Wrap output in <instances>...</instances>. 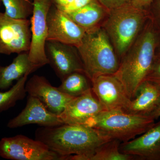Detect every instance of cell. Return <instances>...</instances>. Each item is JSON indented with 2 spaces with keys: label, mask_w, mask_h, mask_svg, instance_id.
I'll list each match as a JSON object with an SVG mask.
<instances>
[{
  "label": "cell",
  "mask_w": 160,
  "mask_h": 160,
  "mask_svg": "<svg viewBox=\"0 0 160 160\" xmlns=\"http://www.w3.org/2000/svg\"><path fill=\"white\" fill-rule=\"evenodd\" d=\"M62 83L58 87L63 93L72 97L80 96L91 89L89 78L84 72H72L62 80Z\"/></svg>",
  "instance_id": "19"
},
{
  "label": "cell",
  "mask_w": 160,
  "mask_h": 160,
  "mask_svg": "<svg viewBox=\"0 0 160 160\" xmlns=\"http://www.w3.org/2000/svg\"><path fill=\"white\" fill-rule=\"evenodd\" d=\"M160 104V87L146 81L138 89L135 96L123 110L131 114L152 116Z\"/></svg>",
  "instance_id": "16"
},
{
  "label": "cell",
  "mask_w": 160,
  "mask_h": 160,
  "mask_svg": "<svg viewBox=\"0 0 160 160\" xmlns=\"http://www.w3.org/2000/svg\"><path fill=\"white\" fill-rule=\"evenodd\" d=\"M1 2H2V0H0V4H1Z\"/></svg>",
  "instance_id": "29"
},
{
  "label": "cell",
  "mask_w": 160,
  "mask_h": 160,
  "mask_svg": "<svg viewBox=\"0 0 160 160\" xmlns=\"http://www.w3.org/2000/svg\"><path fill=\"white\" fill-rule=\"evenodd\" d=\"M152 116L128 113L122 109L104 110L85 124L110 139L125 142L143 134L155 124Z\"/></svg>",
  "instance_id": "4"
},
{
  "label": "cell",
  "mask_w": 160,
  "mask_h": 160,
  "mask_svg": "<svg viewBox=\"0 0 160 160\" xmlns=\"http://www.w3.org/2000/svg\"><path fill=\"white\" fill-rule=\"evenodd\" d=\"M121 143L115 139L106 142L97 148L87 160H131L135 158L120 151Z\"/></svg>",
  "instance_id": "20"
},
{
  "label": "cell",
  "mask_w": 160,
  "mask_h": 160,
  "mask_svg": "<svg viewBox=\"0 0 160 160\" xmlns=\"http://www.w3.org/2000/svg\"><path fill=\"white\" fill-rule=\"evenodd\" d=\"M39 68L30 62L28 52L18 54L8 66L0 65V91L9 89L14 81H18L26 74H31Z\"/></svg>",
  "instance_id": "17"
},
{
  "label": "cell",
  "mask_w": 160,
  "mask_h": 160,
  "mask_svg": "<svg viewBox=\"0 0 160 160\" xmlns=\"http://www.w3.org/2000/svg\"><path fill=\"white\" fill-rule=\"evenodd\" d=\"M144 18L143 9L130 4L108 11L102 28L118 57L122 58L136 39Z\"/></svg>",
  "instance_id": "5"
},
{
  "label": "cell",
  "mask_w": 160,
  "mask_h": 160,
  "mask_svg": "<svg viewBox=\"0 0 160 160\" xmlns=\"http://www.w3.org/2000/svg\"><path fill=\"white\" fill-rule=\"evenodd\" d=\"M33 11L30 20L31 40L28 51L30 62L40 68L49 64L46 53L48 36L47 14L52 0H32Z\"/></svg>",
  "instance_id": "7"
},
{
  "label": "cell",
  "mask_w": 160,
  "mask_h": 160,
  "mask_svg": "<svg viewBox=\"0 0 160 160\" xmlns=\"http://www.w3.org/2000/svg\"><path fill=\"white\" fill-rule=\"evenodd\" d=\"M25 88L29 96L37 98L48 110L58 116L73 98L52 86L46 78L38 75L26 81Z\"/></svg>",
  "instance_id": "12"
},
{
  "label": "cell",
  "mask_w": 160,
  "mask_h": 160,
  "mask_svg": "<svg viewBox=\"0 0 160 160\" xmlns=\"http://www.w3.org/2000/svg\"><path fill=\"white\" fill-rule=\"evenodd\" d=\"M29 74H26L18 80L16 83L8 91L0 92V112L13 107L17 102L26 97L25 85Z\"/></svg>",
  "instance_id": "21"
},
{
  "label": "cell",
  "mask_w": 160,
  "mask_h": 160,
  "mask_svg": "<svg viewBox=\"0 0 160 160\" xmlns=\"http://www.w3.org/2000/svg\"><path fill=\"white\" fill-rule=\"evenodd\" d=\"M152 0H131L130 4L132 6L143 9L144 7L149 6Z\"/></svg>",
  "instance_id": "26"
},
{
  "label": "cell",
  "mask_w": 160,
  "mask_h": 160,
  "mask_svg": "<svg viewBox=\"0 0 160 160\" xmlns=\"http://www.w3.org/2000/svg\"><path fill=\"white\" fill-rule=\"evenodd\" d=\"M152 116H153L155 118L157 119L158 118L160 117V104L159 105L157 109H156L155 111L154 112L152 115Z\"/></svg>",
  "instance_id": "28"
},
{
  "label": "cell",
  "mask_w": 160,
  "mask_h": 160,
  "mask_svg": "<svg viewBox=\"0 0 160 160\" xmlns=\"http://www.w3.org/2000/svg\"><path fill=\"white\" fill-rule=\"evenodd\" d=\"M31 40L30 20L12 18L0 12V54L28 52Z\"/></svg>",
  "instance_id": "8"
},
{
  "label": "cell",
  "mask_w": 160,
  "mask_h": 160,
  "mask_svg": "<svg viewBox=\"0 0 160 160\" xmlns=\"http://www.w3.org/2000/svg\"><path fill=\"white\" fill-rule=\"evenodd\" d=\"M104 8L109 11L128 5L131 3V0H97Z\"/></svg>",
  "instance_id": "23"
},
{
  "label": "cell",
  "mask_w": 160,
  "mask_h": 160,
  "mask_svg": "<svg viewBox=\"0 0 160 160\" xmlns=\"http://www.w3.org/2000/svg\"><path fill=\"white\" fill-rule=\"evenodd\" d=\"M5 13L9 17L17 19H27L33 11L32 2L29 0H2Z\"/></svg>",
  "instance_id": "22"
},
{
  "label": "cell",
  "mask_w": 160,
  "mask_h": 160,
  "mask_svg": "<svg viewBox=\"0 0 160 160\" xmlns=\"http://www.w3.org/2000/svg\"><path fill=\"white\" fill-rule=\"evenodd\" d=\"M94 1L95 0H73L68 6L58 9L66 13H69L82 8Z\"/></svg>",
  "instance_id": "24"
},
{
  "label": "cell",
  "mask_w": 160,
  "mask_h": 160,
  "mask_svg": "<svg viewBox=\"0 0 160 160\" xmlns=\"http://www.w3.org/2000/svg\"><path fill=\"white\" fill-rule=\"evenodd\" d=\"M91 82L92 90L105 110H123L131 100L114 74L99 76Z\"/></svg>",
  "instance_id": "10"
},
{
  "label": "cell",
  "mask_w": 160,
  "mask_h": 160,
  "mask_svg": "<svg viewBox=\"0 0 160 160\" xmlns=\"http://www.w3.org/2000/svg\"><path fill=\"white\" fill-rule=\"evenodd\" d=\"M41 141L62 160H87L95 149L111 139L86 125L62 124L41 127L35 132Z\"/></svg>",
  "instance_id": "1"
},
{
  "label": "cell",
  "mask_w": 160,
  "mask_h": 160,
  "mask_svg": "<svg viewBox=\"0 0 160 160\" xmlns=\"http://www.w3.org/2000/svg\"><path fill=\"white\" fill-rule=\"evenodd\" d=\"M30 124L52 127L64 124L58 115L48 110L37 98L29 95L24 109L16 117L9 120L7 126L14 129Z\"/></svg>",
  "instance_id": "14"
},
{
  "label": "cell",
  "mask_w": 160,
  "mask_h": 160,
  "mask_svg": "<svg viewBox=\"0 0 160 160\" xmlns=\"http://www.w3.org/2000/svg\"><path fill=\"white\" fill-rule=\"evenodd\" d=\"M47 41L58 42L78 47L86 34V31L70 18L67 13L51 7L47 17Z\"/></svg>",
  "instance_id": "9"
},
{
  "label": "cell",
  "mask_w": 160,
  "mask_h": 160,
  "mask_svg": "<svg viewBox=\"0 0 160 160\" xmlns=\"http://www.w3.org/2000/svg\"><path fill=\"white\" fill-rule=\"evenodd\" d=\"M104 110L91 89L70 100L58 117L64 124L84 125Z\"/></svg>",
  "instance_id": "13"
},
{
  "label": "cell",
  "mask_w": 160,
  "mask_h": 160,
  "mask_svg": "<svg viewBox=\"0 0 160 160\" xmlns=\"http://www.w3.org/2000/svg\"><path fill=\"white\" fill-rule=\"evenodd\" d=\"M108 12L97 0L82 8L67 13L86 33H90L100 28V24Z\"/></svg>",
  "instance_id": "18"
},
{
  "label": "cell",
  "mask_w": 160,
  "mask_h": 160,
  "mask_svg": "<svg viewBox=\"0 0 160 160\" xmlns=\"http://www.w3.org/2000/svg\"><path fill=\"white\" fill-rule=\"evenodd\" d=\"M72 1L73 0H52V2H53L55 6L58 9H61L68 6L72 2Z\"/></svg>",
  "instance_id": "27"
},
{
  "label": "cell",
  "mask_w": 160,
  "mask_h": 160,
  "mask_svg": "<svg viewBox=\"0 0 160 160\" xmlns=\"http://www.w3.org/2000/svg\"><path fill=\"white\" fill-rule=\"evenodd\" d=\"M0 156L12 160H62L41 141L23 135L0 140Z\"/></svg>",
  "instance_id": "6"
},
{
  "label": "cell",
  "mask_w": 160,
  "mask_h": 160,
  "mask_svg": "<svg viewBox=\"0 0 160 160\" xmlns=\"http://www.w3.org/2000/svg\"><path fill=\"white\" fill-rule=\"evenodd\" d=\"M146 80L152 82L160 87V61L153 63Z\"/></svg>",
  "instance_id": "25"
},
{
  "label": "cell",
  "mask_w": 160,
  "mask_h": 160,
  "mask_svg": "<svg viewBox=\"0 0 160 160\" xmlns=\"http://www.w3.org/2000/svg\"><path fill=\"white\" fill-rule=\"evenodd\" d=\"M120 150L142 160H160V121L139 137L121 143Z\"/></svg>",
  "instance_id": "15"
},
{
  "label": "cell",
  "mask_w": 160,
  "mask_h": 160,
  "mask_svg": "<svg viewBox=\"0 0 160 160\" xmlns=\"http://www.w3.org/2000/svg\"><path fill=\"white\" fill-rule=\"evenodd\" d=\"M156 40L154 32L149 29L138 36L122 58L114 74L122 84L130 99L135 96L154 62Z\"/></svg>",
  "instance_id": "2"
},
{
  "label": "cell",
  "mask_w": 160,
  "mask_h": 160,
  "mask_svg": "<svg viewBox=\"0 0 160 160\" xmlns=\"http://www.w3.org/2000/svg\"><path fill=\"white\" fill-rule=\"evenodd\" d=\"M85 74L90 81L102 75L114 74L119 66L118 56L102 28L86 33L77 47Z\"/></svg>",
  "instance_id": "3"
},
{
  "label": "cell",
  "mask_w": 160,
  "mask_h": 160,
  "mask_svg": "<svg viewBox=\"0 0 160 160\" xmlns=\"http://www.w3.org/2000/svg\"><path fill=\"white\" fill-rule=\"evenodd\" d=\"M46 53L49 64L61 80L75 72H84L76 47L53 41H47Z\"/></svg>",
  "instance_id": "11"
},
{
  "label": "cell",
  "mask_w": 160,
  "mask_h": 160,
  "mask_svg": "<svg viewBox=\"0 0 160 160\" xmlns=\"http://www.w3.org/2000/svg\"><path fill=\"white\" fill-rule=\"evenodd\" d=\"M29 1H31V2H32V0H29Z\"/></svg>",
  "instance_id": "30"
}]
</instances>
